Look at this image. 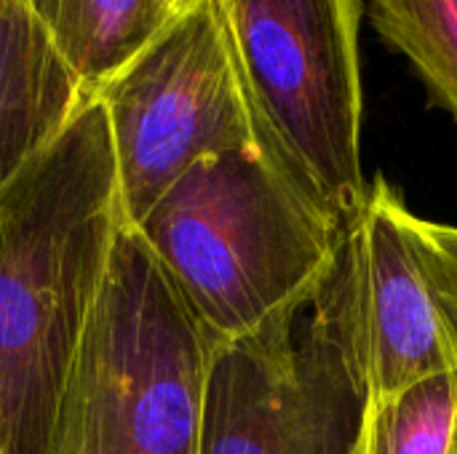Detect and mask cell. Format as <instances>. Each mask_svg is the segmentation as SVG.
I'll use <instances>...</instances> for the list:
<instances>
[{
    "label": "cell",
    "mask_w": 457,
    "mask_h": 454,
    "mask_svg": "<svg viewBox=\"0 0 457 454\" xmlns=\"http://www.w3.org/2000/svg\"><path fill=\"white\" fill-rule=\"evenodd\" d=\"M88 91L40 21L11 0L0 13V193L64 131Z\"/></svg>",
    "instance_id": "obj_8"
},
{
    "label": "cell",
    "mask_w": 457,
    "mask_h": 454,
    "mask_svg": "<svg viewBox=\"0 0 457 454\" xmlns=\"http://www.w3.org/2000/svg\"><path fill=\"white\" fill-rule=\"evenodd\" d=\"M370 16L457 120V0H370Z\"/></svg>",
    "instance_id": "obj_10"
},
{
    "label": "cell",
    "mask_w": 457,
    "mask_h": 454,
    "mask_svg": "<svg viewBox=\"0 0 457 454\" xmlns=\"http://www.w3.org/2000/svg\"><path fill=\"white\" fill-rule=\"evenodd\" d=\"M457 425V369L375 401L364 454H450Z\"/></svg>",
    "instance_id": "obj_11"
},
{
    "label": "cell",
    "mask_w": 457,
    "mask_h": 454,
    "mask_svg": "<svg viewBox=\"0 0 457 454\" xmlns=\"http://www.w3.org/2000/svg\"><path fill=\"white\" fill-rule=\"evenodd\" d=\"M410 214L386 177L370 185L361 227L375 401L457 369L453 337L412 244Z\"/></svg>",
    "instance_id": "obj_7"
},
{
    "label": "cell",
    "mask_w": 457,
    "mask_h": 454,
    "mask_svg": "<svg viewBox=\"0 0 457 454\" xmlns=\"http://www.w3.org/2000/svg\"><path fill=\"white\" fill-rule=\"evenodd\" d=\"M450 454H457V425H455V439H453V447H450Z\"/></svg>",
    "instance_id": "obj_13"
},
{
    "label": "cell",
    "mask_w": 457,
    "mask_h": 454,
    "mask_svg": "<svg viewBox=\"0 0 457 454\" xmlns=\"http://www.w3.org/2000/svg\"><path fill=\"white\" fill-rule=\"evenodd\" d=\"M163 3H166V5H171V8H177V5H179L182 0H163Z\"/></svg>",
    "instance_id": "obj_14"
},
{
    "label": "cell",
    "mask_w": 457,
    "mask_h": 454,
    "mask_svg": "<svg viewBox=\"0 0 457 454\" xmlns=\"http://www.w3.org/2000/svg\"><path fill=\"white\" fill-rule=\"evenodd\" d=\"M351 225L254 147L198 161L134 227L214 345L305 292Z\"/></svg>",
    "instance_id": "obj_3"
},
{
    "label": "cell",
    "mask_w": 457,
    "mask_h": 454,
    "mask_svg": "<svg viewBox=\"0 0 457 454\" xmlns=\"http://www.w3.org/2000/svg\"><path fill=\"white\" fill-rule=\"evenodd\" d=\"M209 351L155 254L123 222L48 454H198Z\"/></svg>",
    "instance_id": "obj_4"
},
{
    "label": "cell",
    "mask_w": 457,
    "mask_h": 454,
    "mask_svg": "<svg viewBox=\"0 0 457 454\" xmlns=\"http://www.w3.org/2000/svg\"><path fill=\"white\" fill-rule=\"evenodd\" d=\"M75 75L96 91L171 16L163 0H19Z\"/></svg>",
    "instance_id": "obj_9"
},
{
    "label": "cell",
    "mask_w": 457,
    "mask_h": 454,
    "mask_svg": "<svg viewBox=\"0 0 457 454\" xmlns=\"http://www.w3.org/2000/svg\"><path fill=\"white\" fill-rule=\"evenodd\" d=\"M96 96L129 225L198 161L265 147L220 0H182Z\"/></svg>",
    "instance_id": "obj_6"
},
{
    "label": "cell",
    "mask_w": 457,
    "mask_h": 454,
    "mask_svg": "<svg viewBox=\"0 0 457 454\" xmlns=\"http://www.w3.org/2000/svg\"><path fill=\"white\" fill-rule=\"evenodd\" d=\"M123 222L110 120L88 91L0 193V454H48Z\"/></svg>",
    "instance_id": "obj_1"
},
{
    "label": "cell",
    "mask_w": 457,
    "mask_h": 454,
    "mask_svg": "<svg viewBox=\"0 0 457 454\" xmlns=\"http://www.w3.org/2000/svg\"><path fill=\"white\" fill-rule=\"evenodd\" d=\"M372 407L367 254L356 219L305 292L212 345L198 454H364Z\"/></svg>",
    "instance_id": "obj_2"
},
{
    "label": "cell",
    "mask_w": 457,
    "mask_h": 454,
    "mask_svg": "<svg viewBox=\"0 0 457 454\" xmlns=\"http://www.w3.org/2000/svg\"><path fill=\"white\" fill-rule=\"evenodd\" d=\"M8 3H11V0H0V13H3V8H5Z\"/></svg>",
    "instance_id": "obj_15"
},
{
    "label": "cell",
    "mask_w": 457,
    "mask_h": 454,
    "mask_svg": "<svg viewBox=\"0 0 457 454\" xmlns=\"http://www.w3.org/2000/svg\"><path fill=\"white\" fill-rule=\"evenodd\" d=\"M410 233L457 351V227L410 214Z\"/></svg>",
    "instance_id": "obj_12"
},
{
    "label": "cell",
    "mask_w": 457,
    "mask_h": 454,
    "mask_svg": "<svg viewBox=\"0 0 457 454\" xmlns=\"http://www.w3.org/2000/svg\"><path fill=\"white\" fill-rule=\"evenodd\" d=\"M268 153L337 222L361 219V0H220Z\"/></svg>",
    "instance_id": "obj_5"
}]
</instances>
